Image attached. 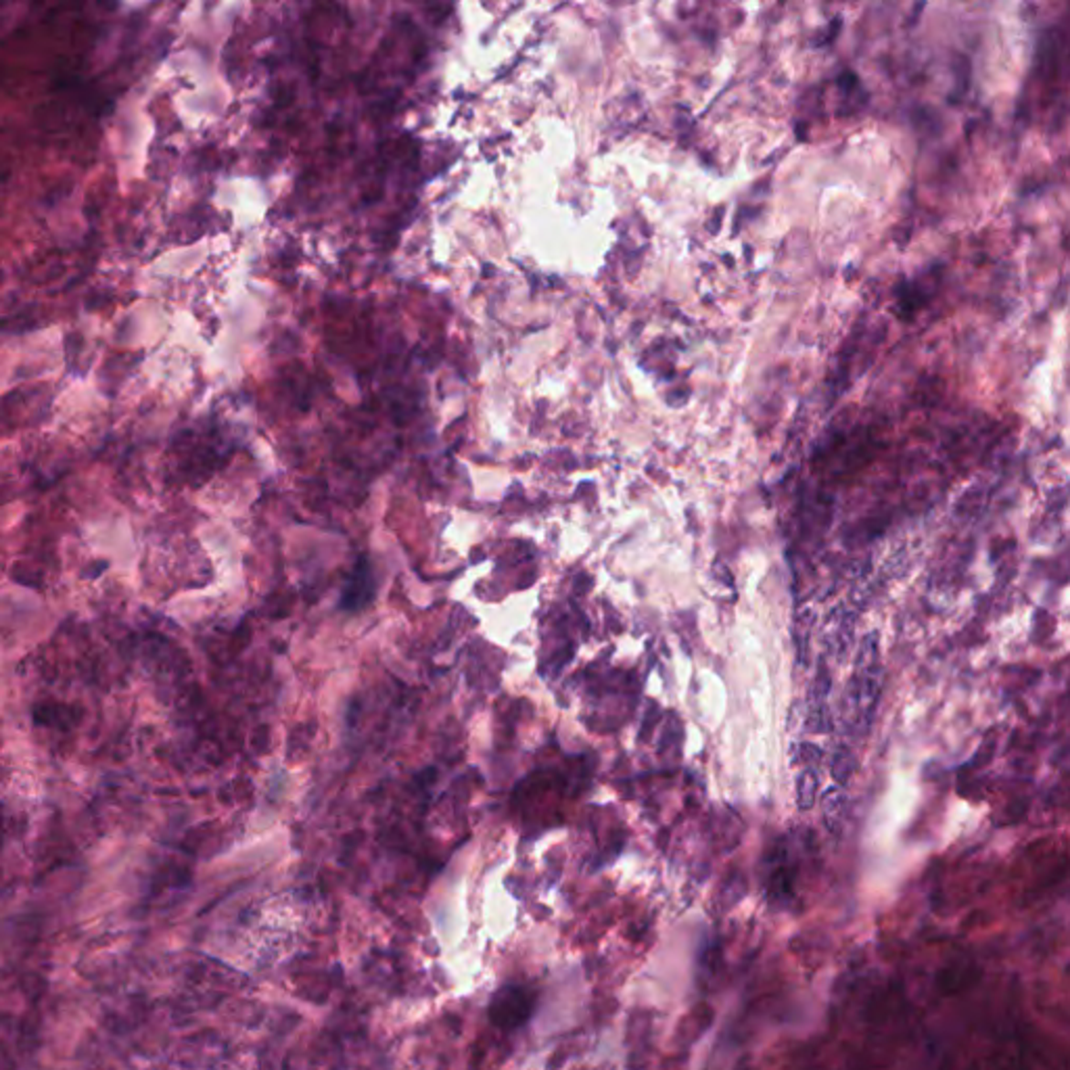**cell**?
Returning <instances> with one entry per match:
<instances>
[{
    "instance_id": "cell-5",
    "label": "cell",
    "mask_w": 1070,
    "mask_h": 1070,
    "mask_svg": "<svg viewBox=\"0 0 1070 1070\" xmlns=\"http://www.w3.org/2000/svg\"><path fill=\"white\" fill-rule=\"evenodd\" d=\"M844 807H847V794H844L843 788L838 784L828 786L822 794V812L830 828L841 826Z\"/></svg>"
},
{
    "instance_id": "cell-7",
    "label": "cell",
    "mask_w": 1070,
    "mask_h": 1070,
    "mask_svg": "<svg viewBox=\"0 0 1070 1070\" xmlns=\"http://www.w3.org/2000/svg\"><path fill=\"white\" fill-rule=\"evenodd\" d=\"M833 778L838 786H844L851 780L853 771H855V757L849 749H838L833 757V765H830Z\"/></svg>"
},
{
    "instance_id": "cell-2",
    "label": "cell",
    "mask_w": 1070,
    "mask_h": 1070,
    "mask_svg": "<svg viewBox=\"0 0 1070 1070\" xmlns=\"http://www.w3.org/2000/svg\"><path fill=\"white\" fill-rule=\"evenodd\" d=\"M538 995L527 985H504L498 989L489 1002V1021L504 1031L517 1029V1026L530 1021L535 1008Z\"/></svg>"
},
{
    "instance_id": "cell-3",
    "label": "cell",
    "mask_w": 1070,
    "mask_h": 1070,
    "mask_svg": "<svg viewBox=\"0 0 1070 1070\" xmlns=\"http://www.w3.org/2000/svg\"><path fill=\"white\" fill-rule=\"evenodd\" d=\"M830 686H833V679H830L826 665L820 663L818 676H815L813 686H812V697H809V713H807V724H809V729H813V732H822L823 724H826V700H828V694H830Z\"/></svg>"
},
{
    "instance_id": "cell-1",
    "label": "cell",
    "mask_w": 1070,
    "mask_h": 1070,
    "mask_svg": "<svg viewBox=\"0 0 1070 1070\" xmlns=\"http://www.w3.org/2000/svg\"><path fill=\"white\" fill-rule=\"evenodd\" d=\"M853 700L859 718V726L867 728L872 724L874 707L878 700L880 686V665H878V634H867L859 646L855 661V676H853Z\"/></svg>"
},
{
    "instance_id": "cell-4",
    "label": "cell",
    "mask_w": 1070,
    "mask_h": 1070,
    "mask_svg": "<svg viewBox=\"0 0 1070 1070\" xmlns=\"http://www.w3.org/2000/svg\"><path fill=\"white\" fill-rule=\"evenodd\" d=\"M371 596H372V573H371V565H368L366 561H360L358 567L353 569L350 585H347V588H345L343 606H345V609L358 611V609H362V606L368 603V600H371Z\"/></svg>"
},
{
    "instance_id": "cell-6",
    "label": "cell",
    "mask_w": 1070,
    "mask_h": 1070,
    "mask_svg": "<svg viewBox=\"0 0 1070 1070\" xmlns=\"http://www.w3.org/2000/svg\"><path fill=\"white\" fill-rule=\"evenodd\" d=\"M818 788H820V778H818V771L807 768L801 771V776L797 778V805L799 809H812L815 799H818Z\"/></svg>"
},
{
    "instance_id": "cell-8",
    "label": "cell",
    "mask_w": 1070,
    "mask_h": 1070,
    "mask_svg": "<svg viewBox=\"0 0 1070 1070\" xmlns=\"http://www.w3.org/2000/svg\"><path fill=\"white\" fill-rule=\"evenodd\" d=\"M801 753H802V757H805V761H818L820 755H822L820 749H815L813 744H802Z\"/></svg>"
}]
</instances>
